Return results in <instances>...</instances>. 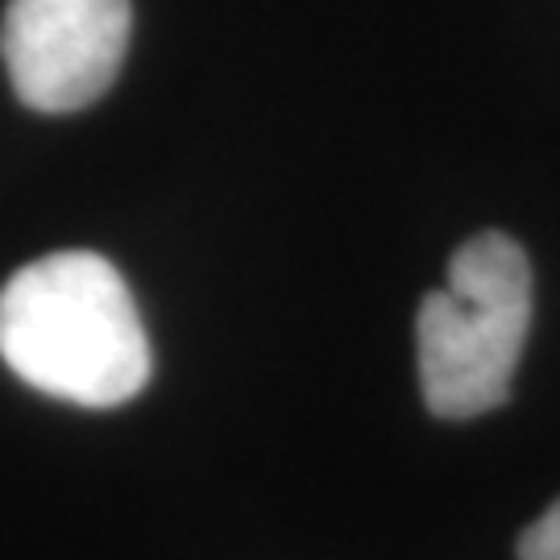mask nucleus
<instances>
[{"mask_svg":"<svg viewBox=\"0 0 560 560\" xmlns=\"http://www.w3.org/2000/svg\"><path fill=\"white\" fill-rule=\"evenodd\" d=\"M0 358L42 395L117 407L150 378V340L117 266L88 249L21 266L0 291Z\"/></svg>","mask_w":560,"mask_h":560,"instance_id":"1","label":"nucleus"},{"mask_svg":"<svg viewBox=\"0 0 560 560\" xmlns=\"http://www.w3.org/2000/svg\"><path fill=\"white\" fill-rule=\"evenodd\" d=\"M532 332V261L506 233H478L423 295L416 320L420 390L432 416L474 420L511 399Z\"/></svg>","mask_w":560,"mask_h":560,"instance_id":"2","label":"nucleus"},{"mask_svg":"<svg viewBox=\"0 0 560 560\" xmlns=\"http://www.w3.org/2000/svg\"><path fill=\"white\" fill-rule=\"evenodd\" d=\"M129 0H9L0 55L21 104L75 113L113 88L129 50Z\"/></svg>","mask_w":560,"mask_h":560,"instance_id":"3","label":"nucleus"},{"mask_svg":"<svg viewBox=\"0 0 560 560\" xmlns=\"http://www.w3.org/2000/svg\"><path fill=\"white\" fill-rule=\"evenodd\" d=\"M520 560H560V499L523 532Z\"/></svg>","mask_w":560,"mask_h":560,"instance_id":"4","label":"nucleus"}]
</instances>
